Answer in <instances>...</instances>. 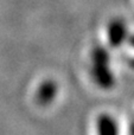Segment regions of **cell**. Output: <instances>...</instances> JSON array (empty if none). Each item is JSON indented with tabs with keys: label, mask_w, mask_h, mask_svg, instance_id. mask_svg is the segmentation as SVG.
I'll return each mask as SVG.
<instances>
[{
	"label": "cell",
	"mask_w": 134,
	"mask_h": 135,
	"mask_svg": "<svg viewBox=\"0 0 134 135\" xmlns=\"http://www.w3.org/2000/svg\"><path fill=\"white\" fill-rule=\"evenodd\" d=\"M96 135H120L116 120L107 113L100 114L96 119Z\"/></svg>",
	"instance_id": "cell-3"
},
{
	"label": "cell",
	"mask_w": 134,
	"mask_h": 135,
	"mask_svg": "<svg viewBox=\"0 0 134 135\" xmlns=\"http://www.w3.org/2000/svg\"><path fill=\"white\" fill-rule=\"evenodd\" d=\"M90 75L99 88L109 90L115 84V76L112 71L111 57L104 47L95 46L90 57Z\"/></svg>",
	"instance_id": "cell-1"
},
{
	"label": "cell",
	"mask_w": 134,
	"mask_h": 135,
	"mask_svg": "<svg viewBox=\"0 0 134 135\" xmlns=\"http://www.w3.org/2000/svg\"><path fill=\"white\" fill-rule=\"evenodd\" d=\"M130 45L134 49V36H132V37L130 38Z\"/></svg>",
	"instance_id": "cell-5"
},
{
	"label": "cell",
	"mask_w": 134,
	"mask_h": 135,
	"mask_svg": "<svg viewBox=\"0 0 134 135\" xmlns=\"http://www.w3.org/2000/svg\"><path fill=\"white\" fill-rule=\"evenodd\" d=\"M127 38V28L123 21L113 20L108 27V42L112 47H119Z\"/></svg>",
	"instance_id": "cell-4"
},
{
	"label": "cell",
	"mask_w": 134,
	"mask_h": 135,
	"mask_svg": "<svg viewBox=\"0 0 134 135\" xmlns=\"http://www.w3.org/2000/svg\"><path fill=\"white\" fill-rule=\"evenodd\" d=\"M58 94V85L54 79H44L39 85L35 94V100L42 107L50 105L57 97Z\"/></svg>",
	"instance_id": "cell-2"
}]
</instances>
